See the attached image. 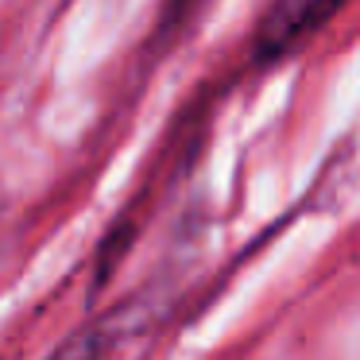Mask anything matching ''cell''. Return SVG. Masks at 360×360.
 <instances>
[{
	"label": "cell",
	"mask_w": 360,
	"mask_h": 360,
	"mask_svg": "<svg viewBox=\"0 0 360 360\" xmlns=\"http://www.w3.org/2000/svg\"><path fill=\"white\" fill-rule=\"evenodd\" d=\"M333 12H337V4H318V0H279V4H271L259 16L256 35H252V55H256V63H271V58L287 55L298 39H306Z\"/></svg>",
	"instance_id": "obj_1"
},
{
	"label": "cell",
	"mask_w": 360,
	"mask_h": 360,
	"mask_svg": "<svg viewBox=\"0 0 360 360\" xmlns=\"http://www.w3.org/2000/svg\"><path fill=\"white\" fill-rule=\"evenodd\" d=\"M140 318H143V310L136 306V298H128V302L112 306L109 314H101V318L86 321L82 329H74L47 360H105L124 337H132Z\"/></svg>",
	"instance_id": "obj_2"
}]
</instances>
